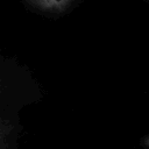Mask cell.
I'll list each match as a JSON object with an SVG mask.
<instances>
[{
    "label": "cell",
    "mask_w": 149,
    "mask_h": 149,
    "mask_svg": "<svg viewBox=\"0 0 149 149\" xmlns=\"http://www.w3.org/2000/svg\"><path fill=\"white\" fill-rule=\"evenodd\" d=\"M41 98L30 70L15 58L0 55V149H17L24 112Z\"/></svg>",
    "instance_id": "6da1fadb"
},
{
    "label": "cell",
    "mask_w": 149,
    "mask_h": 149,
    "mask_svg": "<svg viewBox=\"0 0 149 149\" xmlns=\"http://www.w3.org/2000/svg\"><path fill=\"white\" fill-rule=\"evenodd\" d=\"M76 0H26L31 7L44 14L58 15L68 12Z\"/></svg>",
    "instance_id": "7a4b0ae2"
}]
</instances>
